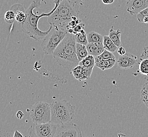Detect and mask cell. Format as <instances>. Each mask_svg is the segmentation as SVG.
<instances>
[{
    "instance_id": "1",
    "label": "cell",
    "mask_w": 148,
    "mask_h": 137,
    "mask_svg": "<svg viewBox=\"0 0 148 137\" xmlns=\"http://www.w3.org/2000/svg\"><path fill=\"white\" fill-rule=\"evenodd\" d=\"M41 5V0H33L30 6L26 10L27 18L23 24H21L22 30L27 36L32 38L36 41L42 40L50 31L52 25H50V28L45 31L40 30L38 27V23L41 18L45 16H49L56 10L58 7L54 6L53 9L49 13H43L40 15H36L33 11L36 8H39Z\"/></svg>"
},
{
    "instance_id": "2",
    "label": "cell",
    "mask_w": 148,
    "mask_h": 137,
    "mask_svg": "<svg viewBox=\"0 0 148 137\" xmlns=\"http://www.w3.org/2000/svg\"><path fill=\"white\" fill-rule=\"evenodd\" d=\"M76 44L74 34L67 33L52 54L58 64L69 69H72L79 65Z\"/></svg>"
},
{
    "instance_id": "3",
    "label": "cell",
    "mask_w": 148,
    "mask_h": 137,
    "mask_svg": "<svg viewBox=\"0 0 148 137\" xmlns=\"http://www.w3.org/2000/svg\"><path fill=\"white\" fill-rule=\"evenodd\" d=\"M79 12L77 2L62 0L52 14L47 17L48 22L50 25L67 31L66 27L69 22L73 16H78Z\"/></svg>"
},
{
    "instance_id": "4",
    "label": "cell",
    "mask_w": 148,
    "mask_h": 137,
    "mask_svg": "<svg viewBox=\"0 0 148 137\" xmlns=\"http://www.w3.org/2000/svg\"><path fill=\"white\" fill-rule=\"evenodd\" d=\"M51 121L59 125L71 122L75 116L76 107L65 100H58L50 103Z\"/></svg>"
},
{
    "instance_id": "5",
    "label": "cell",
    "mask_w": 148,
    "mask_h": 137,
    "mask_svg": "<svg viewBox=\"0 0 148 137\" xmlns=\"http://www.w3.org/2000/svg\"><path fill=\"white\" fill-rule=\"evenodd\" d=\"M67 33L65 30L52 25L50 31L42 40L41 48L44 53L46 55L52 54Z\"/></svg>"
},
{
    "instance_id": "6",
    "label": "cell",
    "mask_w": 148,
    "mask_h": 137,
    "mask_svg": "<svg viewBox=\"0 0 148 137\" xmlns=\"http://www.w3.org/2000/svg\"><path fill=\"white\" fill-rule=\"evenodd\" d=\"M30 118L33 123L36 124L50 122L51 120L50 104L45 102H36L31 107Z\"/></svg>"
},
{
    "instance_id": "7",
    "label": "cell",
    "mask_w": 148,
    "mask_h": 137,
    "mask_svg": "<svg viewBox=\"0 0 148 137\" xmlns=\"http://www.w3.org/2000/svg\"><path fill=\"white\" fill-rule=\"evenodd\" d=\"M58 126L51 121L42 124L33 123L29 129V136L33 137H54Z\"/></svg>"
},
{
    "instance_id": "8",
    "label": "cell",
    "mask_w": 148,
    "mask_h": 137,
    "mask_svg": "<svg viewBox=\"0 0 148 137\" xmlns=\"http://www.w3.org/2000/svg\"><path fill=\"white\" fill-rule=\"evenodd\" d=\"M80 127L73 122H69L58 125L54 137H82Z\"/></svg>"
},
{
    "instance_id": "9",
    "label": "cell",
    "mask_w": 148,
    "mask_h": 137,
    "mask_svg": "<svg viewBox=\"0 0 148 137\" xmlns=\"http://www.w3.org/2000/svg\"><path fill=\"white\" fill-rule=\"evenodd\" d=\"M138 63L137 57L130 53L121 55L117 60V64L119 68L123 69L132 68Z\"/></svg>"
},
{
    "instance_id": "10",
    "label": "cell",
    "mask_w": 148,
    "mask_h": 137,
    "mask_svg": "<svg viewBox=\"0 0 148 137\" xmlns=\"http://www.w3.org/2000/svg\"><path fill=\"white\" fill-rule=\"evenodd\" d=\"M127 11L131 15L138 13L148 7V0H130L127 3Z\"/></svg>"
},
{
    "instance_id": "11",
    "label": "cell",
    "mask_w": 148,
    "mask_h": 137,
    "mask_svg": "<svg viewBox=\"0 0 148 137\" xmlns=\"http://www.w3.org/2000/svg\"><path fill=\"white\" fill-rule=\"evenodd\" d=\"M72 72L77 80L79 81H82L90 79L91 77L92 71L79 64L72 69Z\"/></svg>"
},
{
    "instance_id": "12",
    "label": "cell",
    "mask_w": 148,
    "mask_h": 137,
    "mask_svg": "<svg viewBox=\"0 0 148 137\" xmlns=\"http://www.w3.org/2000/svg\"><path fill=\"white\" fill-rule=\"evenodd\" d=\"M11 10L15 12V21L18 24H23L27 18L26 10L20 4H15L11 8Z\"/></svg>"
},
{
    "instance_id": "13",
    "label": "cell",
    "mask_w": 148,
    "mask_h": 137,
    "mask_svg": "<svg viewBox=\"0 0 148 137\" xmlns=\"http://www.w3.org/2000/svg\"><path fill=\"white\" fill-rule=\"evenodd\" d=\"M86 47L89 55L94 57L100 55L105 50L103 43H88Z\"/></svg>"
},
{
    "instance_id": "14",
    "label": "cell",
    "mask_w": 148,
    "mask_h": 137,
    "mask_svg": "<svg viewBox=\"0 0 148 137\" xmlns=\"http://www.w3.org/2000/svg\"><path fill=\"white\" fill-rule=\"evenodd\" d=\"M95 66L103 71L112 68L116 61V58L100 59L95 57Z\"/></svg>"
},
{
    "instance_id": "15",
    "label": "cell",
    "mask_w": 148,
    "mask_h": 137,
    "mask_svg": "<svg viewBox=\"0 0 148 137\" xmlns=\"http://www.w3.org/2000/svg\"><path fill=\"white\" fill-rule=\"evenodd\" d=\"M121 30L119 29L117 30H114L113 29V27L112 26L111 27V29L109 31V36L118 48L119 47H120V45H121Z\"/></svg>"
},
{
    "instance_id": "16",
    "label": "cell",
    "mask_w": 148,
    "mask_h": 137,
    "mask_svg": "<svg viewBox=\"0 0 148 137\" xmlns=\"http://www.w3.org/2000/svg\"><path fill=\"white\" fill-rule=\"evenodd\" d=\"M80 66H83L85 68L93 71V68L95 66V57L91 55H88L83 60L81 61L79 64Z\"/></svg>"
},
{
    "instance_id": "17",
    "label": "cell",
    "mask_w": 148,
    "mask_h": 137,
    "mask_svg": "<svg viewBox=\"0 0 148 137\" xmlns=\"http://www.w3.org/2000/svg\"><path fill=\"white\" fill-rule=\"evenodd\" d=\"M76 52L79 62L89 55L86 45L77 43L76 44Z\"/></svg>"
},
{
    "instance_id": "18",
    "label": "cell",
    "mask_w": 148,
    "mask_h": 137,
    "mask_svg": "<svg viewBox=\"0 0 148 137\" xmlns=\"http://www.w3.org/2000/svg\"><path fill=\"white\" fill-rule=\"evenodd\" d=\"M103 45L105 50H107L108 51L114 52L116 51L118 47L116 45L114 42L111 40V39L110 38L109 36H103Z\"/></svg>"
},
{
    "instance_id": "19",
    "label": "cell",
    "mask_w": 148,
    "mask_h": 137,
    "mask_svg": "<svg viewBox=\"0 0 148 137\" xmlns=\"http://www.w3.org/2000/svg\"><path fill=\"white\" fill-rule=\"evenodd\" d=\"M87 39L88 43H103V36L92 31L87 34Z\"/></svg>"
},
{
    "instance_id": "20",
    "label": "cell",
    "mask_w": 148,
    "mask_h": 137,
    "mask_svg": "<svg viewBox=\"0 0 148 137\" xmlns=\"http://www.w3.org/2000/svg\"><path fill=\"white\" fill-rule=\"evenodd\" d=\"M75 36V39L76 42L77 43H80L82 45H86L88 43V39H87V34L86 33L84 29H82L79 32L77 33Z\"/></svg>"
},
{
    "instance_id": "21",
    "label": "cell",
    "mask_w": 148,
    "mask_h": 137,
    "mask_svg": "<svg viewBox=\"0 0 148 137\" xmlns=\"http://www.w3.org/2000/svg\"><path fill=\"white\" fill-rule=\"evenodd\" d=\"M141 100L148 108V82L143 84L140 92Z\"/></svg>"
},
{
    "instance_id": "22",
    "label": "cell",
    "mask_w": 148,
    "mask_h": 137,
    "mask_svg": "<svg viewBox=\"0 0 148 137\" xmlns=\"http://www.w3.org/2000/svg\"><path fill=\"white\" fill-rule=\"evenodd\" d=\"M139 71L141 74L148 76V59L141 60L139 63Z\"/></svg>"
},
{
    "instance_id": "23",
    "label": "cell",
    "mask_w": 148,
    "mask_h": 137,
    "mask_svg": "<svg viewBox=\"0 0 148 137\" xmlns=\"http://www.w3.org/2000/svg\"><path fill=\"white\" fill-rule=\"evenodd\" d=\"M4 20L7 23H13L15 20V12L12 10H8L4 14Z\"/></svg>"
},
{
    "instance_id": "24",
    "label": "cell",
    "mask_w": 148,
    "mask_h": 137,
    "mask_svg": "<svg viewBox=\"0 0 148 137\" xmlns=\"http://www.w3.org/2000/svg\"><path fill=\"white\" fill-rule=\"evenodd\" d=\"M96 58L100 59H111V58H116L114 55L113 54L112 52L108 51L107 50H104L102 53L97 56Z\"/></svg>"
},
{
    "instance_id": "25",
    "label": "cell",
    "mask_w": 148,
    "mask_h": 137,
    "mask_svg": "<svg viewBox=\"0 0 148 137\" xmlns=\"http://www.w3.org/2000/svg\"><path fill=\"white\" fill-rule=\"evenodd\" d=\"M148 16V7L146 9L143 10L139 13L136 14V18L139 22L141 23H143V19L145 16Z\"/></svg>"
},
{
    "instance_id": "26",
    "label": "cell",
    "mask_w": 148,
    "mask_h": 137,
    "mask_svg": "<svg viewBox=\"0 0 148 137\" xmlns=\"http://www.w3.org/2000/svg\"><path fill=\"white\" fill-rule=\"evenodd\" d=\"M85 23H83L82 22H81L80 23L77 25L75 27H74V28H73V34H76L77 33L79 32L80 31H81L82 29H84V27H85Z\"/></svg>"
},
{
    "instance_id": "27",
    "label": "cell",
    "mask_w": 148,
    "mask_h": 137,
    "mask_svg": "<svg viewBox=\"0 0 148 137\" xmlns=\"http://www.w3.org/2000/svg\"><path fill=\"white\" fill-rule=\"evenodd\" d=\"M145 59H148V46L144 48L143 52L140 57V60Z\"/></svg>"
},
{
    "instance_id": "28",
    "label": "cell",
    "mask_w": 148,
    "mask_h": 137,
    "mask_svg": "<svg viewBox=\"0 0 148 137\" xmlns=\"http://www.w3.org/2000/svg\"><path fill=\"white\" fill-rule=\"evenodd\" d=\"M117 51H118L119 54L120 55H124V54L126 53L125 49L123 47H119L118 48Z\"/></svg>"
},
{
    "instance_id": "29",
    "label": "cell",
    "mask_w": 148,
    "mask_h": 137,
    "mask_svg": "<svg viewBox=\"0 0 148 137\" xmlns=\"http://www.w3.org/2000/svg\"><path fill=\"white\" fill-rule=\"evenodd\" d=\"M16 116L18 119H22L24 116V114L23 112L22 111L18 110L17 111V112L16 113Z\"/></svg>"
},
{
    "instance_id": "30",
    "label": "cell",
    "mask_w": 148,
    "mask_h": 137,
    "mask_svg": "<svg viewBox=\"0 0 148 137\" xmlns=\"http://www.w3.org/2000/svg\"><path fill=\"white\" fill-rule=\"evenodd\" d=\"M13 137H23V135L22 134V133L18 130H15L14 134L13 135Z\"/></svg>"
},
{
    "instance_id": "31",
    "label": "cell",
    "mask_w": 148,
    "mask_h": 137,
    "mask_svg": "<svg viewBox=\"0 0 148 137\" xmlns=\"http://www.w3.org/2000/svg\"><path fill=\"white\" fill-rule=\"evenodd\" d=\"M114 0H102V3L104 4H111L114 2Z\"/></svg>"
},
{
    "instance_id": "32",
    "label": "cell",
    "mask_w": 148,
    "mask_h": 137,
    "mask_svg": "<svg viewBox=\"0 0 148 137\" xmlns=\"http://www.w3.org/2000/svg\"><path fill=\"white\" fill-rule=\"evenodd\" d=\"M143 23L145 24H148V16H145V18L143 19Z\"/></svg>"
},
{
    "instance_id": "33",
    "label": "cell",
    "mask_w": 148,
    "mask_h": 137,
    "mask_svg": "<svg viewBox=\"0 0 148 137\" xmlns=\"http://www.w3.org/2000/svg\"><path fill=\"white\" fill-rule=\"evenodd\" d=\"M125 1H130V0H125Z\"/></svg>"
}]
</instances>
